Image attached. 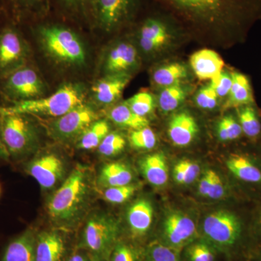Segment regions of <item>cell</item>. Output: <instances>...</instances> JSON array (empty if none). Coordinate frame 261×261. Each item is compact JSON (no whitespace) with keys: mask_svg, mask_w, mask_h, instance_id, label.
<instances>
[{"mask_svg":"<svg viewBox=\"0 0 261 261\" xmlns=\"http://www.w3.org/2000/svg\"><path fill=\"white\" fill-rule=\"evenodd\" d=\"M137 188V185L132 183L124 186L108 187L103 191V198L110 203L123 204L135 195Z\"/></svg>","mask_w":261,"mask_h":261,"instance_id":"cell-39","label":"cell"},{"mask_svg":"<svg viewBox=\"0 0 261 261\" xmlns=\"http://www.w3.org/2000/svg\"><path fill=\"white\" fill-rule=\"evenodd\" d=\"M92 184L89 168L77 165L48 200L47 212L54 228L68 232L79 226L90 203Z\"/></svg>","mask_w":261,"mask_h":261,"instance_id":"cell-1","label":"cell"},{"mask_svg":"<svg viewBox=\"0 0 261 261\" xmlns=\"http://www.w3.org/2000/svg\"><path fill=\"white\" fill-rule=\"evenodd\" d=\"M138 65L137 49L128 42H120L108 51L103 62L106 75L128 73Z\"/></svg>","mask_w":261,"mask_h":261,"instance_id":"cell-17","label":"cell"},{"mask_svg":"<svg viewBox=\"0 0 261 261\" xmlns=\"http://www.w3.org/2000/svg\"><path fill=\"white\" fill-rule=\"evenodd\" d=\"M0 137L15 163L25 161L39 147V134L28 115L0 111Z\"/></svg>","mask_w":261,"mask_h":261,"instance_id":"cell-5","label":"cell"},{"mask_svg":"<svg viewBox=\"0 0 261 261\" xmlns=\"http://www.w3.org/2000/svg\"><path fill=\"white\" fill-rule=\"evenodd\" d=\"M4 10L5 11L4 8H3V5H2L1 1H0V12H1L2 10Z\"/></svg>","mask_w":261,"mask_h":261,"instance_id":"cell-50","label":"cell"},{"mask_svg":"<svg viewBox=\"0 0 261 261\" xmlns=\"http://www.w3.org/2000/svg\"><path fill=\"white\" fill-rule=\"evenodd\" d=\"M49 9L51 5L65 16L76 20L89 21L90 0H48Z\"/></svg>","mask_w":261,"mask_h":261,"instance_id":"cell-30","label":"cell"},{"mask_svg":"<svg viewBox=\"0 0 261 261\" xmlns=\"http://www.w3.org/2000/svg\"><path fill=\"white\" fill-rule=\"evenodd\" d=\"M153 217V206L148 199H138L128 207L126 223L132 243L143 240L147 236L152 227Z\"/></svg>","mask_w":261,"mask_h":261,"instance_id":"cell-16","label":"cell"},{"mask_svg":"<svg viewBox=\"0 0 261 261\" xmlns=\"http://www.w3.org/2000/svg\"><path fill=\"white\" fill-rule=\"evenodd\" d=\"M140 169L145 179L154 187L164 186L168 180V166L163 152L147 154L139 162Z\"/></svg>","mask_w":261,"mask_h":261,"instance_id":"cell-22","label":"cell"},{"mask_svg":"<svg viewBox=\"0 0 261 261\" xmlns=\"http://www.w3.org/2000/svg\"><path fill=\"white\" fill-rule=\"evenodd\" d=\"M65 261H92L87 252L75 247L73 251Z\"/></svg>","mask_w":261,"mask_h":261,"instance_id":"cell-46","label":"cell"},{"mask_svg":"<svg viewBox=\"0 0 261 261\" xmlns=\"http://www.w3.org/2000/svg\"><path fill=\"white\" fill-rule=\"evenodd\" d=\"M187 76L186 67L178 63L163 65L154 70L152 81L159 87H169L178 83Z\"/></svg>","mask_w":261,"mask_h":261,"instance_id":"cell-29","label":"cell"},{"mask_svg":"<svg viewBox=\"0 0 261 261\" xmlns=\"http://www.w3.org/2000/svg\"><path fill=\"white\" fill-rule=\"evenodd\" d=\"M189 261H215L214 247L205 240L192 243L187 250Z\"/></svg>","mask_w":261,"mask_h":261,"instance_id":"cell-40","label":"cell"},{"mask_svg":"<svg viewBox=\"0 0 261 261\" xmlns=\"http://www.w3.org/2000/svg\"><path fill=\"white\" fill-rule=\"evenodd\" d=\"M130 80V76L126 73L105 75L92 86L94 99L102 106L112 104L121 97Z\"/></svg>","mask_w":261,"mask_h":261,"instance_id":"cell-19","label":"cell"},{"mask_svg":"<svg viewBox=\"0 0 261 261\" xmlns=\"http://www.w3.org/2000/svg\"><path fill=\"white\" fill-rule=\"evenodd\" d=\"M129 143L134 148L149 150L153 149L157 143V137L149 126L140 129L132 130L129 135Z\"/></svg>","mask_w":261,"mask_h":261,"instance_id":"cell-38","label":"cell"},{"mask_svg":"<svg viewBox=\"0 0 261 261\" xmlns=\"http://www.w3.org/2000/svg\"><path fill=\"white\" fill-rule=\"evenodd\" d=\"M226 195V188L224 180L219 173L214 171L213 175L212 183L207 198L212 200H221Z\"/></svg>","mask_w":261,"mask_h":261,"instance_id":"cell-44","label":"cell"},{"mask_svg":"<svg viewBox=\"0 0 261 261\" xmlns=\"http://www.w3.org/2000/svg\"><path fill=\"white\" fill-rule=\"evenodd\" d=\"M83 89L78 84H67L46 97L15 102L9 108H0L7 113L59 118L84 104Z\"/></svg>","mask_w":261,"mask_h":261,"instance_id":"cell-6","label":"cell"},{"mask_svg":"<svg viewBox=\"0 0 261 261\" xmlns=\"http://www.w3.org/2000/svg\"><path fill=\"white\" fill-rule=\"evenodd\" d=\"M138 0H90L89 22L105 32H113L135 18Z\"/></svg>","mask_w":261,"mask_h":261,"instance_id":"cell-7","label":"cell"},{"mask_svg":"<svg viewBox=\"0 0 261 261\" xmlns=\"http://www.w3.org/2000/svg\"><path fill=\"white\" fill-rule=\"evenodd\" d=\"M68 232L54 228L37 231L36 236L35 261H65L74 248L71 249Z\"/></svg>","mask_w":261,"mask_h":261,"instance_id":"cell-13","label":"cell"},{"mask_svg":"<svg viewBox=\"0 0 261 261\" xmlns=\"http://www.w3.org/2000/svg\"><path fill=\"white\" fill-rule=\"evenodd\" d=\"M196 233L195 221L182 211H171L163 220L162 233L164 245L176 251L192 243Z\"/></svg>","mask_w":261,"mask_h":261,"instance_id":"cell-14","label":"cell"},{"mask_svg":"<svg viewBox=\"0 0 261 261\" xmlns=\"http://www.w3.org/2000/svg\"><path fill=\"white\" fill-rule=\"evenodd\" d=\"M226 166L228 171L240 181L261 184V168L250 158L241 154H233L228 158Z\"/></svg>","mask_w":261,"mask_h":261,"instance_id":"cell-24","label":"cell"},{"mask_svg":"<svg viewBox=\"0 0 261 261\" xmlns=\"http://www.w3.org/2000/svg\"><path fill=\"white\" fill-rule=\"evenodd\" d=\"M231 75L232 86L224 105L225 109L253 104V94L248 78L239 72H233Z\"/></svg>","mask_w":261,"mask_h":261,"instance_id":"cell-26","label":"cell"},{"mask_svg":"<svg viewBox=\"0 0 261 261\" xmlns=\"http://www.w3.org/2000/svg\"><path fill=\"white\" fill-rule=\"evenodd\" d=\"M127 106L135 114L147 118L154 111L155 102L153 96L147 92H139L126 102Z\"/></svg>","mask_w":261,"mask_h":261,"instance_id":"cell-35","label":"cell"},{"mask_svg":"<svg viewBox=\"0 0 261 261\" xmlns=\"http://www.w3.org/2000/svg\"><path fill=\"white\" fill-rule=\"evenodd\" d=\"M186 20L198 25H234L249 10L256 8L259 0H161Z\"/></svg>","mask_w":261,"mask_h":261,"instance_id":"cell-2","label":"cell"},{"mask_svg":"<svg viewBox=\"0 0 261 261\" xmlns=\"http://www.w3.org/2000/svg\"><path fill=\"white\" fill-rule=\"evenodd\" d=\"M211 83L218 97H228L232 86V75L231 73L222 70L218 76L211 80Z\"/></svg>","mask_w":261,"mask_h":261,"instance_id":"cell-42","label":"cell"},{"mask_svg":"<svg viewBox=\"0 0 261 261\" xmlns=\"http://www.w3.org/2000/svg\"><path fill=\"white\" fill-rule=\"evenodd\" d=\"M43 48L58 63L82 67L87 62V51L80 35L69 25L53 20H44L35 28Z\"/></svg>","mask_w":261,"mask_h":261,"instance_id":"cell-3","label":"cell"},{"mask_svg":"<svg viewBox=\"0 0 261 261\" xmlns=\"http://www.w3.org/2000/svg\"><path fill=\"white\" fill-rule=\"evenodd\" d=\"M1 185H0V195H1Z\"/></svg>","mask_w":261,"mask_h":261,"instance_id":"cell-51","label":"cell"},{"mask_svg":"<svg viewBox=\"0 0 261 261\" xmlns=\"http://www.w3.org/2000/svg\"><path fill=\"white\" fill-rule=\"evenodd\" d=\"M110 133V125L106 120H96L77 139V147L84 150L97 148Z\"/></svg>","mask_w":261,"mask_h":261,"instance_id":"cell-28","label":"cell"},{"mask_svg":"<svg viewBox=\"0 0 261 261\" xmlns=\"http://www.w3.org/2000/svg\"><path fill=\"white\" fill-rule=\"evenodd\" d=\"M142 261H178L176 250L162 243H152L143 250Z\"/></svg>","mask_w":261,"mask_h":261,"instance_id":"cell-37","label":"cell"},{"mask_svg":"<svg viewBox=\"0 0 261 261\" xmlns=\"http://www.w3.org/2000/svg\"><path fill=\"white\" fill-rule=\"evenodd\" d=\"M10 161L9 154L7 152L4 144L0 137V163Z\"/></svg>","mask_w":261,"mask_h":261,"instance_id":"cell-48","label":"cell"},{"mask_svg":"<svg viewBox=\"0 0 261 261\" xmlns=\"http://www.w3.org/2000/svg\"><path fill=\"white\" fill-rule=\"evenodd\" d=\"M96 120L97 113L84 103L51 122L49 134L54 140L68 142L78 139Z\"/></svg>","mask_w":261,"mask_h":261,"instance_id":"cell-11","label":"cell"},{"mask_svg":"<svg viewBox=\"0 0 261 261\" xmlns=\"http://www.w3.org/2000/svg\"><path fill=\"white\" fill-rule=\"evenodd\" d=\"M214 171V169H206L205 172L202 173L199 181L198 188H197L198 194L201 197H205V198L208 197Z\"/></svg>","mask_w":261,"mask_h":261,"instance_id":"cell-45","label":"cell"},{"mask_svg":"<svg viewBox=\"0 0 261 261\" xmlns=\"http://www.w3.org/2000/svg\"><path fill=\"white\" fill-rule=\"evenodd\" d=\"M28 44L14 24H7L0 29V74L5 77L27 65Z\"/></svg>","mask_w":261,"mask_h":261,"instance_id":"cell-9","label":"cell"},{"mask_svg":"<svg viewBox=\"0 0 261 261\" xmlns=\"http://www.w3.org/2000/svg\"><path fill=\"white\" fill-rule=\"evenodd\" d=\"M190 61L196 76L201 81L216 78L224 66L221 57L216 51L209 49L196 51L192 55Z\"/></svg>","mask_w":261,"mask_h":261,"instance_id":"cell-21","label":"cell"},{"mask_svg":"<svg viewBox=\"0 0 261 261\" xmlns=\"http://www.w3.org/2000/svg\"><path fill=\"white\" fill-rule=\"evenodd\" d=\"M143 250L132 242L120 239L113 247L107 261H142Z\"/></svg>","mask_w":261,"mask_h":261,"instance_id":"cell-33","label":"cell"},{"mask_svg":"<svg viewBox=\"0 0 261 261\" xmlns=\"http://www.w3.org/2000/svg\"><path fill=\"white\" fill-rule=\"evenodd\" d=\"M37 233L35 228L29 227L11 239L3 249L0 261H35Z\"/></svg>","mask_w":261,"mask_h":261,"instance_id":"cell-18","label":"cell"},{"mask_svg":"<svg viewBox=\"0 0 261 261\" xmlns=\"http://www.w3.org/2000/svg\"><path fill=\"white\" fill-rule=\"evenodd\" d=\"M133 178V172L126 163H110L101 168L98 175L97 185L105 189L124 186L132 184Z\"/></svg>","mask_w":261,"mask_h":261,"instance_id":"cell-25","label":"cell"},{"mask_svg":"<svg viewBox=\"0 0 261 261\" xmlns=\"http://www.w3.org/2000/svg\"><path fill=\"white\" fill-rule=\"evenodd\" d=\"M238 121L243 133L250 138H255L261 132V123L257 111L252 105L238 108Z\"/></svg>","mask_w":261,"mask_h":261,"instance_id":"cell-32","label":"cell"},{"mask_svg":"<svg viewBox=\"0 0 261 261\" xmlns=\"http://www.w3.org/2000/svg\"><path fill=\"white\" fill-rule=\"evenodd\" d=\"M5 11L15 20L43 17L49 10L48 0H0Z\"/></svg>","mask_w":261,"mask_h":261,"instance_id":"cell-23","label":"cell"},{"mask_svg":"<svg viewBox=\"0 0 261 261\" xmlns=\"http://www.w3.org/2000/svg\"><path fill=\"white\" fill-rule=\"evenodd\" d=\"M257 228L261 235V211L259 214L258 219H257Z\"/></svg>","mask_w":261,"mask_h":261,"instance_id":"cell-49","label":"cell"},{"mask_svg":"<svg viewBox=\"0 0 261 261\" xmlns=\"http://www.w3.org/2000/svg\"><path fill=\"white\" fill-rule=\"evenodd\" d=\"M173 174L176 182L180 185H185V174L178 163L175 165L174 168H173Z\"/></svg>","mask_w":261,"mask_h":261,"instance_id":"cell-47","label":"cell"},{"mask_svg":"<svg viewBox=\"0 0 261 261\" xmlns=\"http://www.w3.org/2000/svg\"><path fill=\"white\" fill-rule=\"evenodd\" d=\"M185 174V185H190L197 179L200 173V167L197 163L190 159H183L178 161Z\"/></svg>","mask_w":261,"mask_h":261,"instance_id":"cell-43","label":"cell"},{"mask_svg":"<svg viewBox=\"0 0 261 261\" xmlns=\"http://www.w3.org/2000/svg\"><path fill=\"white\" fill-rule=\"evenodd\" d=\"M217 135L222 142L238 140L243 135V130L238 119L231 115L225 116L217 125Z\"/></svg>","mask_w":261,"mask_h":261,"instance_id":"cell-34","label":"cell"},{"mask_svg":"<svg viewBox=\"0 0 261 261\" xmlns=\"http://www.w3.org/2000/svg\"><path fill=\"white\" fill-rule=\"evenodd\" d=\"M187 97V91L181 83L164 87L159 97L160 109L163 113H170L177 109Z\"/></svg>","mask_w":261,"mask_h":261,"instance_id":"cell-31","label":"cell"},{"mask_svg":"<svg viewBox=\"0 0 261 261\" xmlns=\"http://www.w3.org/2000/svg\"><path fill=\"white\" fill-rule=\"evenodd\" d=\"M126 145L124 137L118 132H110L98 147V152L106 158L121 153Z\"/></svg>","mask_w":261,"mask_h":261,"instance_id":"cell-36","label":"cell"},{"mask_svg":"<svg viewBox=\"0 0 261 261\" xmlns=\"http://www.w3.org/2000/svg\"><path fill=\"white\" fill-rule=\"evenodd\" d=\"M171 37L169 25L160 17H147L138 28L140 47L146 53L159 51L167 44Z\"/></svg>","mask_w":261,"mask_h":261,"instance_id":"cell-15","label":"cell"},{"mask_svg":"<svg viewBox=\"0 0 261 261\" xmlns=\"http://www.w3.org/2000/svg\"><path fill=\"white\" fill-rule=\"evenodd\" d=\"M121 233L119 223L113 216L96 213L84 223L75 247L87 252L92 261H107Z\"/></svg>","mask_w":261,"mask_h":261,"instance_id":"cell-4","label":"cell"},{"mask_svg":"<svg viewBox=\"0 0 261 261\" xmlns=\"http://www.w3.org/2000/svg\"><path fill=\"white\" fill-rule=\"evenodd\" d=\"M3 92L15 102L39 99L45 92V84L37 70L25 65L5 75Z\"/></svg>","mask_w":261,"mask_h":261,"instance_id":"cell-10","label":"cell"},{"mask_svg":"<svg viewBox=\"0 0 261 261\" xmlns=\"http://www.w3.org/2000/svg\"><path fill=\"white\" fill-rule=\"evenodd\" d=\"M24 171L44 190H51L65 179L66 167L61 156L46 153L34 158L24 166Z\"/></svg>","mask_w":261,"mask_h":261,"instance_id":"cell-12","label":"cell"},{"mask_svg":"<svg viewBox=\"0 0 261 261\" xmlns=\"http://www.w3.org/2000/svg\"><path fill=\"white\" fill-rule=\"evenodd\" d=\"M206 242L219 250L234 247L241 238L243 225L234 213L226 210L214 211L207 215L202 224Z\"/></svg>","mask_w":261,"mask_h":261,"instance_id":"cell-8","label":"cell"},{"mask_svg":"<svg viewBox=\"0 0 261 261\" xmlns=\"http://www.w3.org/2000/svg\"><path fill=\"white\" fill-rule=\"evenodd\" d=\"M199 126L192 114L181 111L173 115L168 126V135L173 145L183 147L190 145L195 140Z\"/></svg>","mask_w":261,"mask_h":261,"instance_id":"cell-20","label":"cell"},{"mask_svg":"<svg viewBox=\"0 0 261 261\" xmlns=\"http://www.w3.org/2000/svg\"><path fill=\"white\" fill-rule=\"evenodd\" d=\"M108 116L115 124L123 128L137 130L149 126L148 119L135 114L126 102L121 103L111 108L108 111Z\"/></svg>","mask_w":261,"mask_h":261,"instance_id":"cell-27","label":"cell"},{"mask_svg":"<svg viewBox=\"0 0 261 261\" xmlns=\"http://www.w3.org/2000/svg\"><path fill=\"white\" fill-rule=\"evenodd\" d=\"M218 96L211 82L204 86L195 96V102L199 108L204 110H213L217 106Z\"/></svg>","mask_w":261,"mask_h":261,"instance_id":"cell-41","label":"cell"}]
</instances>
